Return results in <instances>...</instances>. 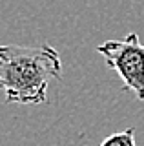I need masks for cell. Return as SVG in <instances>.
<instances>
[{"label": "cell", "mask_w": 144, "mask_h": 146, "mask_svg": "<svg viewBox=\"0 0 144 146\" xmlns=\"http://www.w3.org/2000/svg\"><path fill=\"white\" fill-rule=\"evenodd\" d=\"M51 79H62V60L53 46H0V91L6 102H46Z\"/></svg>", "instance_id": "6da1fadb"}, {"label": "cell", "mask_w": 144, "mask_h": 146, "mask_svg": "<svg viewBox=\"0 0 144 146\" xmlns=\"http://www.w3.org/2000/svg\"><path fill=\"white\" fill-rule=\"evenodd\" d=\"M97 53L120 77L122 90L133 91L139 100H144V44L139 35L128 33L124 38L106 40L97 46Z\"/></svg>", "instance_id": "7a4b0ae2"}, {"label": "cell", "mask_w": 144, "mask_h": 146, "mask_svg": "<svg viewBox=\"0 0 144 146\" xmlns=\"http://www.w3.org/2000/svg\"><path fill=\"white\" fill-rule=\"evenodd\" d=\"M100 146H137L135 144V128H128V130L117 131L106 137L100 143Z\"/></svg>", "instance_id": "3957f363"}]
</instances>
